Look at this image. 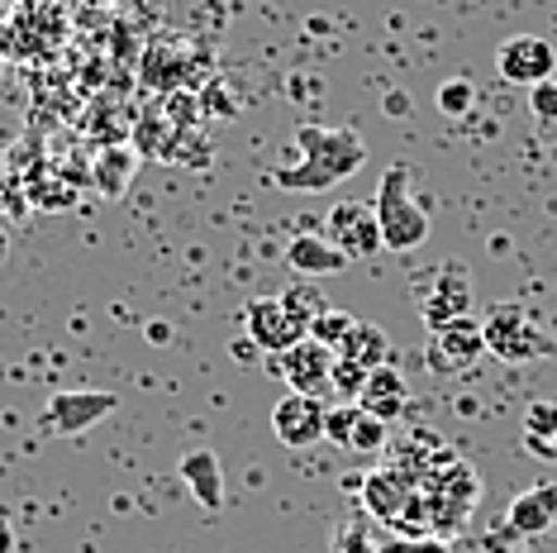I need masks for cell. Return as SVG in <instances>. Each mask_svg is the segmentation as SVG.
<instances>
[{"label": "cell", "instance_id": "6da1fadb", "mask_svg": "<svg viewBox=\"0 0 557 553\" xmlns=\"http://www.w3.org/2000/svg\"><path fill=\"white\" fill-rule=\"evenodd\" d=\"M367 144L358 130H324V124H300L296 130V158L272 172V186L282 192H329L362 172Z\"/></svg>", "mask_w": 557, "mask_h": 553}, {"label": "cell", "instance_id": "7a4b0ae2", "mask_svg": "<svg viewBox=\"0 0 557 553\" xmlns=\"http://www.w3.org/2000/svg\"><path fill=\"white\" fill-rule=\"evenodd\" d=\"M376 224H382V244L391 254H410L429 238V210L410 196V168L391 162L382 186H376Z\"/></svg>", "mask_w": 557, "mask_h": 553}, {"label": "cell", "instance_id": "3957f363", "mask_svg": "<svg viewBox=\"0 0 557 553\" xmlns=\"http://www.w3.org/2000/svg\"><path fill=\"white\" fill-rule=\"evenodd\" d=\"M120 410V392H91V386H72V392H53L39 410V434L48 439H82L96 425H106Z\"/></svg>", "mask_w": 557, "mask_h": 553}, {"label": "cell", "instance_id": "277c9868", "mask_svg": "<svg viewBox=\"0 0 557 553\" xmlns=\"http://www.w3.org/2000/svg\"><path fill=\"white\" fill-rule=\"evenodd\" d=\"M481 330H486V354L500 362H534L557 354V344L539 330V320L524 306H496L481 320Z\"/></svg>", "mask_w": 557, "mask_h": 553}, {"label": "cell", "instance_id": "5b68a950", "mask_svg": "<svg viewBox=\"0 0 557 553\" xmlns=\"http://www.w3.org/2000/svg\"><path fill=\"white\" fill-rule=\"evenodd\" d=\"M10 39H15V58L39 62L67 44V10L58 0H20L10 15Z\"/></svg>", "mask_w": 557, "mask_h": 553}, {"label": "cell", "instance_id": "8992f818", "mask_svg": "<svg viewBox=\"0 0 557 553\" xmlns=\"http://www.w3.org/2000/svg\"><path fill=\"white\" fill-rule=\"evenodd\" d=\"M324 238L338 248L348 262H362L372 254H382V224H376V206H362V200H338L324 216Z\"/></svg>", "mask_w": 557, "mask_h": 553}, {"label": "cell", "instance_id": "52a82bcc", "mask_svg": "<svg viewBox=\"0 0 557 553\" xmlns=\"http://www.w3.org/2000/svg\"><path fill=\"white\" fill-rule=\"evenodd\" d=\"M244 330L252 339V348H262L268 358L286 354V348H296L300 339H310V330L296 316H290L282 296H252L248 306H244Z\"/></svg>", "mask_w": 557, "mask_h": 553}, {"label": "cell", "instance_id": "ba28073f", "mask_svg": "<svg viewBox=\"0 0 557 553\" xmlns=\"http://www.w3.org/2000/svg\"><path fill=\"white\" fill-rule=\"evenodd\" d=\"M481 354H486V330L481 320H453L443 324L438 334H429V348H424V368L438 372V377H458L467 368H476Z\"/></svg>", "mask_w": 557, "mask_h": 553}, {"label": "cell", "instance_id": "9c48e42d", "mask_svg": "<svg viewBox=\"0 0 557 553\" xmlns=\"http://www.w3.org/2000/svg\"><path fill=\"white\" fill-rule=\"evenodd\" d=\"M334 348H324V344H314V339H300L296 348H286V354H276L268 358V368L276 377H286V386L290 392H300V396H324V392H334Z\"/></svg>", "mask_w": 557, "mask_h": 553}, {"label": "cell", "instance_id": "30bf717a", "mask_svg": "<svg viewBox=\"0 0 557 553\" xmlns=\"http://www.w3.org/2000/svg\"><path fill=\"white\" fill-rule=\"evenodd\" d=\"M496 72H500V82L529 86V91H534L539 82H553L557 53H553L548 39H539V34H510V39L496 48Z\"/></svg>", "mask_w": 557, "mask_h": 553}, {"label": "cell", "instance_id": "8fae6325", "mask_svg": "<svg viewBox=\"0 0 557 553\" xmlns=\"http://www.w3.org/2000/svg\"><path fill=\"white\" fill-rule=\"evenodd\" d=\"M324 420H329V406L320 396L286 392L272 406V434L282 439L286 448H314L324 439Z\"/></svg>", "mask_w": 557, "mask_h": 553}, {"label": "cell", "instance_id": "7c38bea8", "mask_svg": "<svg viewBox=\"0 0 557 553\" xmlns=\"http://www.w3.org/2000/svg\"><path fill=\"white\" fill-rule=\"evenodd\" d=\"M424 330L429 334H438L443 324H453V320H467L472 316V282H467V272L453 262L448 272H438V282H434V292L424 296Z\"/></svg>", "mask_w": 557, "mask_h": 553}, {"label": "cell", "instance_id": "4fadbf2b", "mask_svg": "<svg viewBox=\"0 0 557 553\" xmlns=\"http://www.w3.org/2000/svg\"><path fill=\"white\" fill-rule=\"evenodd\" d=\"M557 520V487L553 482H539V487H524L510 511H505V534H519V539H534L543 530H553Z\"/></svg>", "mask_w": 557, "mask_h": 553}, {"label": "cell", "instance_id": "5bb4252c", "mask_svg": "<svg viewBox=\"0 0 557 553\" xmlns=\"http://www.w3.org/2000/svg\"><path fill=\"white\" fill-rule=\"evenodd\" d=\"M286 268L300 276V282H314V276H338L348 272V258L329 244L324 234H290L286 244Z\"/></svg>", "mask_w": 557, "mask_h": 553}, {"label": "cell", "instance_id": "9a60e30c", "mask_svg": "<svg viewBox=\"0 0 557 553\" xmlns=\"http://www.w3.org/2000/svg\"><path fill=\"white\" fill-rule=\"evenodd\" d=\"M176 472H182L191 501H200V511L224 506V468H220V454H214V448H191V454H182Z\"/></svg>", "mask_w": 557, "mask_h": 553}, {"label": "cell", "instance_id": "2e32d148", "mask_svg": "<svg viewBox=\"0 0 557 553\" xmlns=\"http://www.w3.org/2000/svg\"><path fill=\"white\" fill-rule=\"evenodd\" d=\"M144 86L148 91H162V96H172V91H196V77H191V67H186V53H182V44H153L144 53Z\"/></svg>", "mask_w": 557, "mask_h": 553}, {"label": "cell", "instance_id": "e0dca14e", "mask_svg": "<svg viewBox=\"0 0 557 553\" xmlns=\"http://www.w3.org/2000/svg\"><path fill=\"white\" fill-rule=\"evenodd\" d=\"M358 406H362L367 415H376V420L396 425L400 415H405V406H410V386H405V377H400L396 368H376L372 377H367Z\"/></svg>", "mask_w": 557, "mask_h": 553}, {"label": "cell", "instance_id": "ac0fdd59", "mask_svg": "<svg viewBox=\"0 0 557 553\" xmlns=\"http://www.w3.org/2000/svg\"><path fill=\"white\" fill-rule=\"evenodd\" d=\"M182 130L172 124L168 110H148L144 120L134 124V153L148 158V162H176V153H182Z\"/></svg>", "mask_w": 557, "mask_h": 553}, {"label": "cell", "instance_id": "d6986e66", "mask_svg": "<svg viewBox=\"0 0 557 553\" xmlns=\"http://www.w3.org/2000/svg\"><path fill=\"white\" fill-rule=\"evenodd\" d=\"M134 168H138L134 144H110V148H100V158L91 162V186L106 200H120L134 182Z\"/></svg>", "mask_w": 557, "mask_h": 553}, {"label": "cell", "instance_id": "ffe728a7", "mask_svg": "<svg viewBox=\"0 0 557 553\" xmlns=\"http://www.w3.org/2000/svg\"><path fill=\"white\" fill-rule=\"evenodd\" d=\"M338 358L358 362V368H367V372L391 368V339H386L382 324L358 320V324H352V334L344 339V348H338Z\"/></svg>", "mask_w": 557, "mask_h": 553}, {"label": "cell", "instance_id": "44dd1931", "mask_svg": "<svg viewBox=\"0 0 557 553\" xmlns=\"http://www.w3.org/2000/svg\"><path fill=\"white\" fill-rule=\"evenodd\" d=\"M352 324H358V320H352L348 310L324 306L320 316L310 320V339H314V344H324V348H334V354H338V348H344V339L352 334Z\"/></svg>", "mask_w": 557, "mask_h": 553}, {"label": "cell", "instance_id": "7402d4cb", "mask_svg": "<svg viewBox=\"0 0 557 553\" xmlns=\"http://www.w3.org/2000/svg\"><path fill=\"white\" fill-rule=\"evenodd\" d=\"M557 439V401H534V406L524 410V444L529 454L543 444H553Z\"/></svg>", "mask_w": 557, "mask_h": 553}, {"label": "cell", "instance_id": "603a6c76", "mask_svg": "<svg viewBox=\"0 0 557 553\" xmlns=\"http://www.w3.org/2000/svg\"><path fill=\"white\" fill-rule=\"evenodd\" d=\"M386 439H391V425H386V420H376V415H367V410L358 406V425H352V444H348V454H382Z\"/></svg>", "mask_w": 557, "mask_h": 553}, {"label": "cell", "instance_id": "cb8c5ba5", "mask_svg": "<svg viewBox=\"0 0 557 553\" xmlns=\"http://www.w3.org/2000/svg\"><path fill=\"white\" fill-rule=\"evenodd\" d=\"M434 106L443 110L448 120H462V115H472V106H476V86L467 82V77H453V82H443L438 86V96H434Z\"/></svg>", "mask_w": 557, "mask_h": 553}, {"label": "cell", "instance_id": "d4e9b609", "mask_svg": "<svg viewBox=\"0 0 557 553\" xmlns=\"http://www.w3.org/2000/svg\"><path fill=\"white\" fill-rule=\"evenodd\" d=\"M376 549L382 553H453V544L438 539V534H391Z\"/></svg>", "mask_w": 557, "mask_h": 553}, {"label": "cell", "instance_id": "484cf974", "mask_svg": "<svg viewBox=\"0 0 557 553\" xmlns=\"http://www.w3.org/2000/svg\"><path fill=\"white\" fill-rule=\"evenodd\" d=\"M352 425H358V401H348V406H329V420H324V439L338 448L352 444Z\"/></svg>", "mask_w": 557, "mask_h": 553}, {"label": "cell", "instance_id": "4316f807", "mask_svg": "<svg viewBox=\"0 0 557 553\" xmlns=\"http://www.w3.org/2000/svg\"><path fill=\"white\" fill-rule=\"evenodd\" d=\"M282 300H286V310H290V316H296L300 324H306V330H310V320L324 310V300L314 296V286H310V282H296V286H290V292H282Z\"/></svg>", "mask_w": 557, "mask_h": 553}, {"label": "cell", "instance_id": "83f0119b", "mask_svg": "<svg viewBox=\"0 0 557 553\" xmlns=\"http://www.w3.org/2000/svg\"><path fill=\"white\" fill-rule=\"evenodd\" d=\"M367 368H358V362H348V358H334V392L338 396H348V401H358L362 396V386H367Z\"/></svg>", "mask_w": 557, "mask_h": 553}, {"label": "cell", "instance_id": "f1b7e54d", "mask_svg": "<svg viewBox=\"0 0 557 553\" xmlns=\"http://www.w3.org/2000/svg\"><path fill=\"white\" fill-rule=\"evenodd\" d=\"M529 110H534L539 124H557V82H539L529 91Z\"/></svg>", "mask_w": 557, "mask_h": 553}, {"label": "cell", "instance_id": "f546056e", "mask_svg": "<svg viewBox=\"0 0 557 553\" xmlns=\"http://www.w3.org/2000/svg\"><path fill=\"white\" fill-rule=\"evenodd\" d=\"M24 196H29V192H24L15 177L0 182V216H24V210L34 206V200H24Z\"/></svg>", "mask_w": 557, "mask_h": 553}, {"label": "cell", "instance_id": "4dcf8cb0", "mask_svg": "<svg viewBox=\"0 0 557 553\" xmlns=\"http://www.w3.org/2000/svg\"><path fill=\"white\" fill-rule=\"evenodd\" d=\"M334 553H382L376 544H367V534L358 530V525H344L338 530V544H334Z\"/></svg>", "mask_w": 557, "mask_h": 553}, {"label": "cell", "instance_id": "1f68e13d", "mask_svg": "<svg viewBox=\"0 0 557 553\" xmlns=\"http://www.w3.org/2000/svg\"><path fill=\"white\" fill-rule=\"evenodd\" d=\"M0 553H15V525L0 515Z\"/></svg>", "mask_w": 557, "mask_h": 553}, {"label": "cell", "instance_id": "d6a6232c", "mask_svg": "<svg viewBox=\"0 0 557 553\" xmlns=\"http://www.w3.org/2000/svg\"><path fill=\"white\" fill-rule=\"evenodd\" d=\"M15 58V39H10V20H0V62Z\"/></svg>", "mask_w": 557, "mask_h": 553}, {"label": "cell", "instance_id": "836d02e7", "mask_svg": "<svg viewBox=\"0 0 557 553\" xmlns=\"http://www.w3.org/2000/svg\"><path fill=\"white\" fill-rule=\"evenodd\" d=\"M5 258H10V230L0 224V262H5Z\"/></svg>", "mask_w": 557, "mask_h": 553}, {"label": "cell", "instance_id": "e575fe53", "mask_svg": "<svg viewBox=\"0 0 557 553\" xmlns=\"http://www.w3.org/2000/svg\"><path fill=\"white\" fill-rule=\"evenodd\" d=\"M534 454H539V458H548V463H557V439H553V444H543V448H534Z\"/></svg>", "mask_w": 557, "mask_h": 553}, {"label": "cell", "instance_id": "d590c367", "mask_svg": "<svg viewBox=\"0 0 557 553\" xmlns=\"http://www.w3.org/2000/svg\"><path fill=\"white\" fill-rule=\"evenodd\" d=\"M15 5H20V0H0V20H10V15H15Z\"/></svg>", "mask_w": 557, "mask_h": 553}]
</instances>
